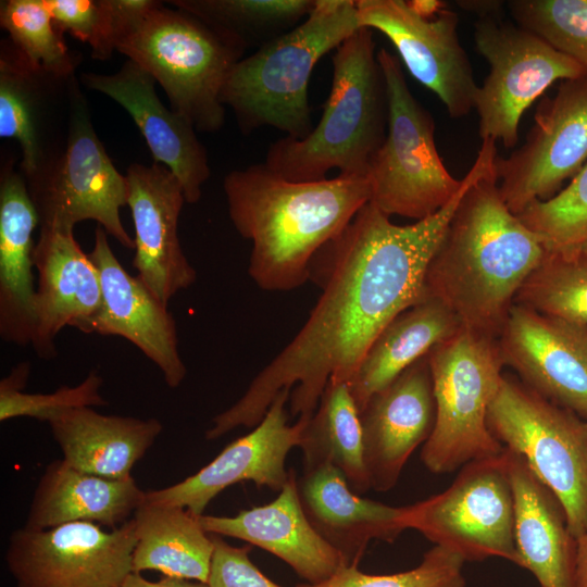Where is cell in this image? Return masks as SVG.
I'll list each match as a JSON object with an SVG mask.
<instances>
[{"label": "cell", "instance_id": "obj_36", "mask_svg": "<svg viewBox=\"0 0 587 587\" xmlns=\"http://www.w3.org/2000/svg\"><path fill=\"white\" fill-rule=\"evenodd\" d=\"M516 215L547 252L573 253L587 248V163L555 196L535 201Z\"/></svg>", "mask_w": 587, "mask_h": 587}, {"label": "cell", "instance_id": "obj_24", "mask_svg": "<svg viewBox=\"0 0 587 587\" xmlns=\"http://www.w3.org/2000/svg\"><path fill=\"white\" fill-rule=\"evenodd\" d=\"M271 502L235 516H199L203 529L257 546L287 563L307 584H320L345 566L341 554L312 526L300 502L294 470Z\"/></svg>", "mask_w": 587, "mask_h": 587}, {"label": "cell", "instance_id": "obj_27", "mask_svg": "<svg viewBox=\"0 0 587 587\" xmlns=\"http://www.w3.org/2000/svg\"><path fill=\"white\" fill-rule=\"evenodd\" d=\"M37 211L22 175L1 173L0 182V336L10 344H32L35 328L34 249Z\"/></svg>", "mask_w": 587, "mask_h": 587}, {"label": "cell", "instance_id": "obj_4", "mask_svg": "<svg viewBox=\"0 0 587 587\" xmlns=\"http://www.w3.org/2000/svg\"><path fill=\"white\" fill-rule=\"evenodd\" d=\"M323 114L302 139L283 137L270 145L264 164L291 182H315L337 168L340 176L366 178L388 123L385 78L373 30L360 27L337 47Z\"/></svg>", "mask_w": 587, "mask_h": 587}, {"label": "cell", "instance_id": "obj_18", "mask_svg": "<svg viewBox=\"0 0 587 587\" xmlns=\"http://www.w3.org/2000/svg\"><path fill=\"white\" fill-rule=\"evenodd\" d=\"M125 176L135 228L133 266L154 296L168 305L177 292L197 279L178 237V220L186 202L183 186L157 162L133 163Z\"/></svg>", "mask_w": 587, "mask_h": 587}, {"label": "cell", "instance_id": "obj_1", "mask_svg": "<svg viewBox=\"0 0 587 587\" xmlns=\"http://www.w3.org/2000/svg\"><path fill=\"white\" fill-rule=\"evenodd\" d=\"M486 173L474 162L462 186L438 212L396 225L369 201L319 250L310 279L322 294L292 340L252 379L245 394L212 420L205 438L255 427L276 396L290 392L292 416L310 419L329 380L349 383L385 326L425 297V275L467 189Z\"/></svg>", "mask_w": 587, "mask_h": 587}, {"label": "cell", "instance_id": "obj_15", "mask_svg": "<svg viewBox=\"0 0 587 587\" xmlns=\"http://www.w3.org/2000/svg\"><path fill=\"white\" fill-rule=\"evenodd\" d=\"M360 27L384 34L410 74L445 104L453 118L474 109L477 84L458 36L459 17L447 8L432 17L404 0H358Z\"/></svg>", "mask_w": 587, "mask_h": 587}, {"label": "cell", "instance_id": "obj_21", "mask_svg": "<svg viewBox=\"0 0 587 587\" xmlns=\"http://www.w3.org/2000/svg\"><path fill=\"white\" fill-rule=\"evenodd\" d=\"M359 415L371 487L389 490L412 452L434 429L436 405L428 355L374 394Z\"/></svg>", "mask_w": 587, "mask_h": 587}, {"label": "cell", "instance_id": "obj_22", "mask_svg": "<svg viewBox=\"0 0 587 587\" xmlns=\"http://www.w3.org/2000/svg\"><path fill=\"white\" fill-rule=\"evenodd\" d=\"M38 274L30 346L38 357L57 355L55 339L66 326L91 334L102 304L98 270L73 230L40 227L34 249Z\"/></svg>", "mask_w": 587, "mask_h": 587}, {"label": "cell", "instance_id": "obj_30", "mask_svg": "<svg viewBox=\"0 0 587 587\" xmlns=\"http://www.w3.org/2000/svg\"><path fill=\"white\" fill-rule=\"evenodd\" d=\"M461 327L457 315L442 301L427 295L399 313L372 342L348 383L358 410Z\"/></svg>", "mask_w": 587, "mask_h": 587}, {"label": "cell", "instance_id": "obj_14", "mask_svg": "<svg viewBox=\"0 0 587 587\" xmlns=\"http://www.w3.org/2000/svg\"><path fill=\"white\" fill-rule=\"evenodd\" d=\"M587 163V76L563 80L537 105L522 147L496 160L501 198L513 214L555 196Z\"/></svg>", "mask_w": 587, "mask_h": 587}, {"label": "cell", "instance_id": "obj_20", "mask_svg": "<svg viewBox=\"0 0 587 587\" xmlns=\"http://www.w3.org/2000/svg\"><path fill=\"white\" fill-rule=\"evenodd\" d=\"M74 76L61 78L35 67L11 42L0 49V137L16 139L26 183L60 155L62 112H70Z\"/></svg>", "mask_w": 587, "mask_h": 587}, {"label": "cell", "instance_id": "obj_44", "mask_svg": "<svg viewBox=\"0 0 587 587\" xmlns=\"http://www.w3.org/2000/svg\"><path fill=\"white\" fill-rule=\"evenodd\" d=\"M409 5L420 15L432 17L446 8L444 2L438 0H412Z\"/></svg>", "mask_w": 587, "mask_h": 587}, {"label": "cell", "instance_id": "obj_7", "mask_svg": "<svg viewBox=\"0 0 587 587\" xmlns=\"http://www.w3.org/2000/svg\"><path fill=\"white\" fill-rule=\"evenodd\" d=\"M427 355L436 420L422 448L424 465L436 474L450 473L499 455L504 447L487 426L503 376L498 338L461 327Z\"/></svg>", "mask_w": 587, "mask_h": 587}, {"label": "cell", "instance_id": "obj_38", "mask_svg": "<svg viewBox=\"0 0 587 587\" xmlns=\"http://www.w3.org/2000/svg\"><path fill=\"white\" fill-rule=\"evenodd\" d=\"M30 373V364H17L0 382V421L32 417L49 422L55 415L71 409L107 404L101 395L102 377L90 371L76 386H63L50 394H28L23 389Z\"/></svg>", "mask_w": 587, "mask_h": 587}, {"label": "cell", "instance_id": "obj_5", "mask_svg": "<svg viewBox=\"0 0 587 587\" xmlns=\"http://www.w3.org/2000/svg\"><path fill=\"white\" fill-rule=\"evenodd\" d=\"M359 28L355 1L316 0L299 25L240 59L221 99L242 134L272 127L292 139L307 137L314 127L308 96L312 71Z\"/></svg>", "mask_w": 587, "mask_h": 587}, {"label": "cell", "instance_id": "obj_2", "mask_svg": "<svg viewBox=\"0 0 587 587\" xmlns=\"http://www.w3.org/2000/svg\"><path fill=\"white\" fill-rule=\"evenodd\" d=\"M223 190L235 229L252 242L249 276L267 291L294 290L309 280L315 254L371 198L366 178L291 182L264 162L230 171Z\"/></svg>", "mask_w": 587, "mask_h": 587}, {"label": "cell", "instance_id": "obj_37", "mask_svg": "<svg viewBox=\"0 0 587 587\" xmlns=\"http://www.w3.org/2000/svg\"><path fill=\"white\" fill-rule=\"evenodd\" d=\"M57 28L88 43L92 58L109 59L128 22L146 0H45Z\"/></svg>", "mask_w": 587, "mask_h": 587}, {"label": "cell", "instance_id": "obj_35", "mask_svg": "<svg viewBox=\"0 0 587 587\" xmlns=\"http://www.w3.org/2000/svg\"><path fill=\"white\" fill-rule=\"evenodd\" d=\"M0 24L11 42L35 67L61 78L74 76L75 57L45 0L1 1Z\"/></svg>", "mask_w": 587, "mask_h": 587}, {"label": "cell", "instance_id": "obj_42", "mask_svg": "<svg viewBox=\"0 0 587 587\" xmlns=\"http://www.w3.org/2000/svg\"><path fill=\"white\" fill-rule=\"evenodd\" d=\"M118 587H209V585L197 580L172 576H164L157 582H152L141 576L140 573L132 572Z\"/></svg>", "mask_w": 587, "mask_h": 587}, {"label": "cell", "instance_id": "obj_3", "mask_svg": "<svg viewBox=\"0 0 587 587\" xmlns=\"http://www.w3.org/2000/svg\"><path fill=\"white\" fill-rule=\"evenodd\" d=\"M545 253L501 198L495 166L458 204L428 264L425 294L442 301L462 327L498 338Z\"/></svg>", "mask_w": 587, "mask_h": 587}, {"label": "cell", "instance_id": "obj_8", "mask_svg": "<svg viewBox=\"0 0 587 587\" xmlns=\"http://www.w3.org/2000/svg\"><path fill=\"white\" fill-rule=\"evenodd\" d=\"M377 60L386 83L388 123L366 174L370 201L388 216L420 221L448 204L462 178L445 166L435 142L434 118L412 95L399 59L382 48Z\"/></svg>", "mask_w": 587, "mask_h": 587}, {"label": "cell", "instance_id": "obj_23", "mask_svg": "<svg viewBox=\"0 0 587 587\" xmlns=\"http://www.w3.org/2000/svg\"><path fill=\"white\" fill-rule=\"evenodd\" d=\"M80 82L110 97L129 113L154 162L166 166L176 176L186 202H198L201 187L210 177L207 149L195 127L159 99L155 79L127 59L114 74L83 73Z\"/></svg>", "mask_w": 587, "mask_h": 587}, {"label": "cell", "instance_id": "obj_43", "mask_svg": "<svg viewBox=\"0 0 587 587\" xmlns=\"http://www.w3.org/2000/svg\"><path fill=\"white\" fill-rule=\"evenodd\" d=\"M574 587H587V528L576 539Z\"/></svg>", "mask_w": 587, "mask_h": 587}, {"label": "cell", "instance_id": "obj_25", "mask_svg": "<svg viewBox=\"0 0 587 587\" xmlns=\"http://www.w3.org/2000/svg\"><path fill=\"white\" fill-rule=\"evenodd\" d=\"M298 491L308 520L346 565H358L371 540L390 542L408 529V505L362 498L330 463L305 466Z\"/></svg>", "mask_w": 587, "mask_h": 587}, {"label": "cell", "instance_id": "obj_11", "mask_svg": "<svg viewBox=\"0 0 587 587\" xmlns=\"http://www.w3.org/2000/svg\"><path fill=\"white\" fill-rule=\"evenodd\" d=\"M407 526L464 561L497 557L522 567L505 448L462 466L442 492L408 505Z\"/></svg>", "mask_w": 587, "mask_h": 587}, {"label": "cell", "instance_id": "obj_10", "mask_svg": "<svg viewBox=\"0 0 587 587\" xmlns=\"http://www.w3.org/2000/svg\"><path fill=\"white\" fill-rule=\"evenodd\" d=\"M87 109L76 83L64 149L40 176L26 183L39 228L73 230L76 224L91 220L132 250L134 238L120 215L127 205V179L107 154Z\"/></svg>", "mask_w": 587, "mask_h": 587}, {"label": "cell", "instance_id": "obj_12", "mask_svg": "<svg viewBox=\"0 0 587 587\" xmlns=\"http://www.w3.org/2000/svg\"><path fill=\"white\" fill-rule=\"evenodd\" d=\"M477 51L490 66L475 96L479 136L512 148L524 112L557 80L578 79L587 71L536 34L503 21L479 16L474 25Z\"/></svg>", "mask_w": 587, "mask_h": 587}, {"label": "cell", "instance_id": "obj_9", "mask_svg": "<svg viewBox=\"0 0 587 587\" xmlns=\"http://www.w3.org/2000/svg\"><path fill=\"white\" fill-rule=\"evenodd\" d=\"M487 426L555 495L578 539L587 528V422L503 374Z\"/></svg>", "mask_w": 587, "mask_h": 587}, {"label": "cell", "instance_id": "obj_29", "mask_svg": "<svg viewBox=\"0 0 587 587\" xmlns=\"http://www.w3.org/2000/svg\"><path fill=\"white\" fill-rule=\"evenodd\" d=\"M48 423L67 464L110 479L132 477L163 430L158 419L107 415L91 407L66 410Z\"/></svg>", "mask_w": 587, "mask_h": 587}, {"label": "cell", "instance_id": "obj_6", "mask_svg": "<svg viewBox=\"0 0 587 587\" xmlns=\"http://www.w3.org/2000/svg\"><path fill=\"white\" fill-rule=\"evenodd\" d=\"M245 50L232 36L160 1L134 17L116 43L162 86L175 113L207 133L224 126L222 90Z\"/></svg>", "mask_w": 587, "mask_h": 587}, {"label": "cell", "instance_id": "obj_33", "mask_svg": "<svg viewBox=\"0 0 587 587\" xmlns=\"http://www.w3.org/2000/svg\"><path fill=\"white\" fill-rule=\"evenodd\" d=\"M316 0H178L170 1L246 48L291 30L314 9Z\"/></svg>", "mask_w": 587, "mask_h": 587}, {"label": "cell", "instance_id": "obj_17", "mask_svg": "<svg viewBox=\"0 0 587 587\" xmlns=\"http://www.w3.org/2000/svg\"><path fill=\"white\" fill-rule=\"evenodd\" d=\"M498 344L522 383L587 417V326L514 303Z\"/></svg>", "mask_w": 587, "mask_h": 587}, {"label": "cell", "instance_id": "obj_39", "mask_svg": "<svg viewBox=\"0 0 587 587\" xmlns=\"http://www.w3.org/2000/svg\"><path fill=\"white\" fill-rule=\"evenodd\" d=\"M508 8L519 26L587 71V0H513Z\"/></svg>", "mask_w": 587, "mask_h": 587}, {"label": "cell", "instance_id": "obj_16", "mask_svg": "<svg viewBox=\"0 0 587 587\" xmlns=\"http://www.w3.org/2000/svg\"><path fill=\"white\" fill-rule=\"evenodd\" d=\"M290 389L282 390L262 421L247 435L227 445L217 457L184 480L162 489L147 491L145 502L182 507L196 515L221 491L240 482L280 491L289 477L286 458L299 447L310 419L298 417L290 425L286 404Z\"/></svg>", "mask_w": 587, "mask_h": 587}, {"label": "cell", "instance_id": "obj_28", "mask_svg": "<svg viewBox=\"0 0 587 587\" xmlns=\"http://www.w3.org/2000/svg\"><path fill=\"white\" fill-rule=\"evenodd\" d=\"M145 495L133 477L110 479L54 460L36 486L25 527L87 522L115 528L130 520Z\"/></svg>", "mask_w": 587, "mask_h": 587}, {"label": "cell", "instance_id": "obj_26", "mask_svg": "<svg viewBox=\"0 0 587 587\" xmlns=\"http://www.w3.org/2000/svg\"><path fill=\"white\" fill-rule=\"evenodd\" d=\"M505 450L522 567L534 574L540 587H574L576 540L564 509L524 458Z\"/></svg>", "mask_w": 587, "mask_h": 587}, {"label": "cell", "instance_id": "obj_19", "mask_svg": "<svg viewBox=\"0 0 587 587\" xmlns=\"http://www.w3.org/2000/svg\"><path fill=\"white\" fill-rule=\"evenodd\" d=\"M89 258L96 265L102 288V304L91 333L118 336L136 346L163 375L170 388H177L187 375L178 347L175 319L136 275L120 263L98 226Z\"/></svg>", "mask_w": 587, "mask_h": 587}, {"label": "cell", "instance_id": "obj_32", "mask_svg": "<svg viewBox=\"0 0 587 587\" xmlns=\"http://www.w3.org/2000/svg\"><path fill=\"white\" fill-rule=\"evenodd\" d=\"M303 464L330 463L350 488L362 494L371 487L364 459L359 410L348 383L329 380L302 433Z\"/></svg>", "mask_w": 587, "mask_h": 587}, {"label": "cell", "instance_id": "obj_31", "mask_svg": "<svg viewBox=\"0 0 587 587\" xmlns=\"http://www.w3.org/2000/svg\"><path fill=\"white\" fill-rule=\"evenodd\" d=\"M199 516L186 508L143 501L132 517L137 539L133 572L155 570L207 584L214 544Z\"/></svg>", "mask_w": 587, "mask_h": 587}, {"label": "cell", "instance_id": "obj_34", "mask_svg": "<svg viewBox=\"0 0 587 587\" xmlns=\"http://www.w3.org/2000/svg\"><path fill=\"white\" fill-rule=\"evenodd\" d=\"M514 303L587 326V248L573 253L546 251Z\"/></svg>", "mask_w": 587, "mask_h": 587}, {"label": "cell", "instance_id": "obj_13", "mask_svg": "<svg viewBox=\"0 0 587 587\" xmlns=\"http://www.w3.org/2000/svg\"><path fill=\"white\" fill-rule=\"evenodd\" d=\"M133 519L111 530L74 522L15 529L5 552L17 587H118L133 572Z\"/></svg>", "mask_w": 587, "mask_h": 587}, {"label": "cell", "instance_id": "obj_40", "mask_svg": "<svg viewBox=\"0 0 587 587\" xmlns=\"http://www.w3.org/2000/svg\"><path fill=\"white\" fill-rule=\"evenodd\" d=\"M464 562L455 552L435 546L410 571L374 575L361 572L358 565H345L320 584L298 587H465Z\"/></svg>", "mask_w": 587, "mask_h": 587}, {"label": "cell", "instance_id": "obj_41", "mask_svg": "<svg viewBox=\"0 0 587 587\" xmlns=\"http://www.w3.org/2000/svg\"><path fill=\"white\" fill-rule=\"evenodd\" d=\"M212 535L214 551L209 587H282L266 577L250 560V546L235 547Z\"/></svg>", "mask_w": 587, "mask_h": 587}]
</instances>
